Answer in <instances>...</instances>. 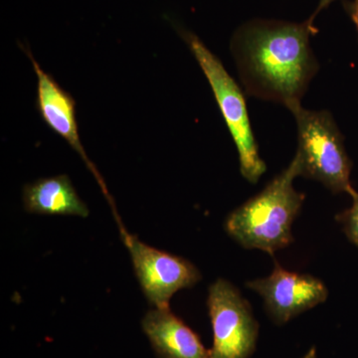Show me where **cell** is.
<instances>
[{"label":"cell","mask_w":358,"mask_h":358,"mask_svg":"<svg viewBox=\"0 0 358 358\" xmlns=\"http://www.w3.org/2000/svg\"><path fill=\"white\" fill-rule=\"evenodd\" d=\"M312 23L255 20L231 40L240 79L249 95L289 108L301 103L319 63L310 46Z\"/></svg>","instance_id":"1"},{"label":"cell","mask_w":358,"mask_h":358,"mask_svg":"<svg viewBox=\"0 0 358 358\" xmlns=\"http://www.w3.org/2000/svg\"><path fill=\"white\" fill-rule=\"evenodd\" d=\"M298 176L301 166L294 155L262 192L231 212L224 223L227 234L243 248L271 256L293 243V224L305 201V194L294 187Z\"/></svg>","instance_id":"2"},{"label":"cell","mask_w":358,"mask_h":358,"mask_svg":"<svg viewBox=\"0 0 358 358\" xmlns=\"http://www.w3.org/2000/svg\"><path fill=\"white\" fill-rule=\"evenodd\" d=\"M298 127L301 176L319 181L333 193H350L352 164L343 136L327 110L305 109L296 103L288 109Z\"/></svg>","instance_id":"3"},{"label":"cell","mask_w":358,"mask_h":358,"mask_svg":"<svg viewBox=\"0 0 358 358\" xmlns=\"http://www.w3.org/2000/svg\"><path fill=\"white\" fill-rule=\"evenodd\" d=\"M181 35L210 85L236 145L242 176L248 182L256 185L267 171V166L259 155L243 92L217 56L196 35L188 31L181 32Z\"/></svg>","instance_id":"4"},{"label":"cell","mask_w":358,"mask_h":358,"mask_svg":"<svg viewBox=\"0 0 358 358\" xmlns=\"http://www.w3.org/2000/svg\"><path fill=\"white\" fill-rule=\"evenodd\" d=\"M206 303L213 331L211 357H251L258 341L259 324L239 289L220 278L209 287Z\"/></svg>","instance_id":"5"},{"label":"cell","mask_w":358,"mask_h":358,"mask_svg":"<svg viewBox=\"0 0 358 358\" xmlns=\"http://www.w3.org/2000/svg\"><path fill=\"white\" fill-rule=\"evenodd\" d=\"M120 230L141 291L155 308H169L174 294L201 281V273L190 261L148 246L124 228Z\"/></svg>","instance_id":"6"},{"label":"cell","mask_w":358,"mask_h":358,"mask_svg":"<svg viewBox=\"0 0 358 358\" xmlns=\"http://www.w3.org/2000/svg\"><path fill=\"white\" fill-rule=\"evenodd\" d=\"M247 288L262 296L266 312L277 324L324 303L329 296L326 284L310 274L287 270L274 261L268 277L247 282Z\"/></svg>","instance_id":"7"},{"label":"cell","mask_w":358,"mask_h":358,"mask_svg":"<svg viewBox=\"0 0 358 358\" xmlns=\"http://www.w3.org/2000/svg\"><path fill=\"white\" fill-rule=\"evenodd\" d=\"M24 49L26 55L31 61L35 74L37 76V96L36 108L39 115L45 124L55 131L71 145V148L78 152V155L84 160L87 167L93 176L96 182L102 188L103 195L112 207L117 221L121 220L115 209L114 200L110 196L109 190L105 185V181L99 173L95 164L89 159L81 140H80L79 131H78L76 117V102L70 93L65 91L62 87L56 82L51 75L45 72L41 66L38 64L36 59L29 48Z\"/></svg>","instance_id":"8"},{"label":"cell","mask_w":358,"mask_h":358,"mask_svg":"<svg viewBox=\"0 0 358 358\" xmlns=\"http://www.w3.org/2000/svg\"><path fill=\"white\" fill-rule=\"evenodd\" d=\"M141 327L159 358H212L199 334L171 308L150 310L141 320Z\"/></svg>","instance_id":"9"},{"label":"cell","mask_w":358,"mask_h":358,"mask_svg":"<svg viewBox=\"0 0 358 358\" xmlns=\"http://www.w3.org/2000/svg\"><path fill=\"white\" fill-rule=\"evenodd\" d=\"M23 205L28 213L88 217L89 208L66 174L40 178L23 188Z\"/></svg>","instance_id":"10"},{"label":"cell","mask_w":358,"mask_h":358,"mask_svg":"<svg viewBox=\"0 0 358 358\" xmlns=\"http://www.w3.org/2000/svg\"><path fill=\"white\" fill-rule=\"evenodd\" d=\"M348 194L352 199V206L338 214L336 220L341 224L348 240L358 247V192L352 188Z\"/></svg>","instance_id":"11"},{"label":"cell","mask_w":358,"mask_h":358,"mask_svg":"<svg viewBox=\"0 0 358 358\" xmlns=\"http://www.w3.org/2000/svg\"><path fill=\"white\" fill-rule=\"evenodd\" d=\"M348 11H350V16H352L358 31V0H353L352 2L348 4Z\"/></svg>","instance_id":"12"},{"label":"cell","mask_w":358,"mask_h":358,"mask_svg":"<svg viewBox=\"0 0 358 358\" xmlns=\"http://www.w3.org/2000/svg\"><path fill=\"white\" fill-rule=\"evenodd\" d=\"M334 1H336V0H320L317 9H315V13H313V15L308 21H310V23H313V20H315V16H317V14L320 13V11L324 10V8H327V7Z\"/></svg>","instance_id":"13"},{"label":"cell","mask_w":358,"mask_h":358,"mask_svg":"<svg viewBox=\"0 0 358 358\" xmlns=\"http://www.w3.org/2000/svg\"><path fill=\"white\" fill-rule=\"evenodd\" d=\"M301 358H317V348L313 346L310 348V350Z\"/></svg>","instance_id":"14"}]
</instances>
